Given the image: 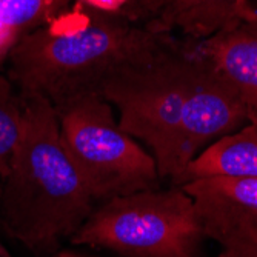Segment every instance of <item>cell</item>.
<instances>
[{
  "instance_id": "6da1fadb",
  "label": "cell",
  "mask_w": 257,
  "mask_h": 257,
  "mask_svg": "<svg viewBox=\"0 0 257 257\" xmlns=\"http://www.w3.org/2000/svg\"><path fill=\"white\" fill-rule=\"evenodd\" d=\"M173 36L137 25L122 13H100L76 2L14 46L7 57V76L22 97L39 96L59 106L97 94L108 77Z\"/></svg>"
},
{
  "instance_id": "7a4b0ae2",
  "label": "cell",
  "mask_w": 257,
  "mask_h": 257,
  "mask_svg": "<svg viewBox=\"0 0 257 257\" xmlns=\"http://www.w3.org/2000/svg\"><path fill=\"white\" fill-rule=\"evenodd\" d=\"M23 99L22 131L0 186V220L8 234L31 249L71 239L96 208L60 134L54 106Z\"/></svg>"
},
{
  "instance_id": "3957f363",
  "label": "cell",
  "mask_w": 257,
  "mask_h": 257,
  "mask_svg": "<svg viewBox=\"0 0 257 257\" xmlns=\"http://www.w3.org/2000/svg\"><path fill=\"white\" fill-rule=\"evenodd\" d=\"M199 62L196 40L168 42L108 77L97 94L119 112L120 126L144 142L160 179L177 183V140Z\"/></svg>"
},
{
  "instance_id": "277c9868",
  "label": "cell",
  "mask_w": 257,
  "mask_h": 257,
  "mask_svg": "<svg viewBox=\"0 0 257 257\" xmlns=\"http://www.w3.org/2000/svg\"><path fill=\"white\" fill-rule=\"evenodd\" d=\"M205 239L193 199L174 185L102 202L69 240L120 257H202Z\"/></svg>"
},
{
  "instance_id": "5b68a950",
  "label": "cell",
  "mask_w": 257,
  "mask_h": 257,
  "mask_svg": "<svg viewBox=\"0 0 257 257\" xmlns=\"http://www.w3.org/2000/svg\"><path fill=\"white\" fill-rule=\"evenodd\" d=\"M54 109L63 145L96 203L160 188L154 157L120 126L103 97L80 96Z\"/></svg>"
},
{
  "instance_id": "8992f818",
  "label": "cell",
  "mask_w": 257,
  "mask_h": 257,
  "mask_svg": "<svg viewBox=\"0 0 257 257\" xmlns=\"http://www.w3.org/2000/svg\"><path fill=\"white\" fill-rule=\"evenodd\" d=\"M180 186L219 257H257V179L205 177Z\"/></svg>"
},
{
  "instance_id": "52a82bcc",
  "label": "cell",
  "mask_w": 257,
  "mask_h": 257,
  "mask_svg": "<svg viewBox=\"0 0 257 257\" xmlns=\"http://www.w3.org/2000/svg\"><path fill=\"white\" fill-rule=\"evenodd\" d=\"M248 122V111L236 89L199 48L194 80L179 128L176 185L179 186L185 168L197 154Z\"/></svg>"
},
{
  "instance_id": "ba28073f",
  "label": "cell",
  "mask_w": 257,
  "mask_h": 257,
  "mask_svg": "<svg viewBox=\"0 0 257 257\" xmlns=\"http://www.w3.org/2000/svg\"><path fill=\"white\" fill-rule=\"evenodd\" d=\"M122 14L156 31H180L200 42L255 20L257 8L252 0H130Z\"/></svg>"
},
{
  "instance_id": "9c48e42d",
  "label": "cell",
  "mask_w": 257,
  "mask_h": 257,
  "mask_svg": "<svg viewBox=\"0 0 257 257\" xmlns=\"http://www.w3.org/2000/svg\"><path fill=\"white\" fill-rule=\"evenodd\" d=\"M197 46L236 89L249 122L257 123V19L200 40Z\"/></svg>"
},
{
  "instance_id": "30bf717a",
  "label": "cell",
  "mask_w": 257,
  "mask_h": 257,
  "mask_svg": "<svg viewBox=\"0 0 257 257\" xmlns=\"http://www.w3.org/2000/svg\"><path fill=\"white\" fill-rule=\"evenodd\" d=\"M205 177L257 179V123H246L220 137L185 168L180 185Z\"/></svg>"
},
{
  "instance_id": "8fae6325",
  "label": "cell",
  "mask_w": 257,
  "mask_h": 257,
  "mask_svg": "<svg viewBox=\"0 0 257 257\" xmlns=\"http://www.w3.org/2000/svg\"><path fill=\"white\" fill-rule=\"evenodd\" d=\"M76 0H0V63L27 34L48 25Z\"/></svg>"
},
{
  "instance_id": "7c38bea8",
  "label": "cell",
  "mask_w": 257,
  "mask_h": 257,
  "mask_svg": "<svg viewBox=\"0 0 257 257\" xmlns=\"http://www.w3.org/2000/svg\"><path fill=\"white\" fill-rule=\"evenodd\" d=\"M23 115V99L7 74L0 73V186L8 176Z\"/></svg>"
},
{
  "instance_id": "4fadbf2b",
  "label": "cell",
  "mask_w": 257,
  "mask_h": 257,
  "mask_svg": "<svg viewBox=\"0 0 257 257\" xmlns=\"http://www.w3.org/2000/svg\"><path fill=\"white\" fill-rule=\"evenodd\" d=\"M76 2L89 10H96L108 14H119L126 8L130 0H76Z\"/></svg>"
},
{
  "instance_id": "5bb4252c",
  "label": "cell",
  "mask_w": 257,
  "mask_h": 257,
  "mask_svg": "<svg viewBox=\"0 0 257 257\" xmlns=\"http://www.w3.org/2000/svg\"><path fill=\"white\" fill-rule=\"evenodd\" d=\"M53 257H99V255L82 252V251H74V249H63V251L54 254Z\"/></svg>"
}]
</instances>
